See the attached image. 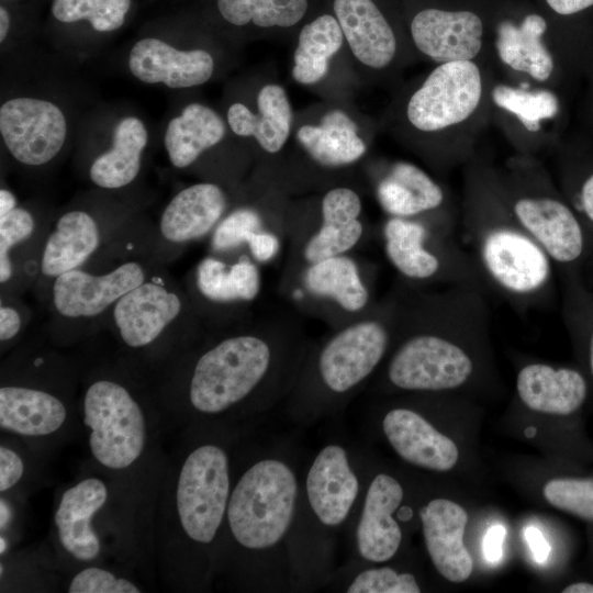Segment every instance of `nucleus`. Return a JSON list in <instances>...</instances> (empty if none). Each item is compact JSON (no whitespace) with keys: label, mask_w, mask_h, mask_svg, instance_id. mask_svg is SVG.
<instances>
[{"label":"nucleus","mask_w":593,"mask_h":593,"mask_svg":"<svg viewBox=\"0 0 593 593\" xmlns=\"http://www.w3.org/2000/svg\"><path fill=\"white\" fill-rule=\"evenodd\" d=\"M293 313L270 314L199 346L188 357L181 398L202 425L227 426L283 404L311 345Z\"/></svg>","instance_id":"1"},{"label":"nucleus","mask_w":593,"mask_h":593,"mask_svg":"<svg viewBox=\"0 0 593 593\" xmlns=\"http://www.w3.org/2000/svg\"><path fill=\"white\" fill-rule=\"evenodd\" d=\"M299 466L283 444L234 460L217 571H227L243 589L292 591L289 542L301 489Z\"/></svg>","instance_id":"2"},{"label":"nucleus","mask_w":593,"mask_h":593,"mask_svg":"<svg viewBox=\"0 0 593 593\" xmlns=\"http://www.w3.org/2000/svg\"><path fill=\"white\" fill-rule=\"evenodd\" d=\"M488 295L462 287H402V310L384 360V387L410 393L451 391L473 376L472 345L489 334Z\"/></svg>","instance_id":"3"},{"label":"nucleus","mask_w":593,"mask_h":593,"mask_svg":"<svg viewBox=\"0 0 593 593\" xmlns=\"http://www.w3.org/2000/svg\"><path fill=\"white\" fill-rule=\"evenodd\" d=\"M463 168L462 226L490 292L521 312L546 305L556 266L513 215L497 165L479 149Z\"/></svg>","instance_id":"4"},{"label":"nucleus","mask_w":593,"mask_h":593,"mask_svg":"<svg viewBox=\"0 0 593 593\" xmlns=\"http://www.w3.org/2000/svg\"><path fill=\"white\" fill-rule=\"evenodd\" d=\"M402 310V287L311 343L283 402L288 417L310 425L342 412L383 365Z\"/></svg>","instance_id":"5"},{"label":"nucleus","mask_w":593,"mask_h":593,"mask_svg":"<svg viewBox=\"0 0 593 593\" xmlns=\"http://www.w3.org/2000/svg\"><path fill=\"white\" fill-rule=\"evenodd\" d=\"M366 478L359 449L342 438L321 445L303 468L289 542L292 591L325 589L334 575L339 537L349 529Z\"/></svg>","instance_id":"6"},{"label":"nucleus","mask_w":593,"mask_h":593,"mask_svg":"<svg viewBox=\"0 0 593 593\" xmlns=\"http://www.w3.org/2000/svg\"><path fill=\"white\" fill-rule=\"evenodd\" d=\"M489 64L454 60L436 66L405 96L399 123L413 146L437 170L466 166L491 124Z\"/></svg>","instance_id":"7"},{"label":"nucleus","mask_w":593,"mask_h":593,"mask_svg":"<svg viewBox=\"0 0 593 593\" xmlns=\"http://www.w3.org/2000/svg\"><path fill=\"white\" fill-rule=\"evenodd\" d=\"M202 426L203 435L181 458L172 491L175 533L195 585L217 571L235 460L225 426Z\"/></svg>","instance_id":"8"},{"label":"nucleus","mask_w":593,"mask_h":593,"mask_svg":"<svg viewBox=\"0 0 593 593\" xmlns=\"http://www.w3.org/2000/svg\"><path fill=\"white\" fill-rule=\"evenodd\" d=\"M507 204L522 227L568 277L589 253L590 236L571 203L556 188L538 156L514 153L497 165Z\"/></svg>","instance_id":"9"},{"label":"nucleus","mask_w":593,"mask_h":593,"mask_svg":"<svg viewBox=\"0 0 593 593\" xmlns=\"http://www.w3.org/2000/svg\"><path fill=\"white\" fill-rule=\"evenodd\" d=\"M567 32L568 24L533 0H502L489 35V64L508 81L556 90Z\"/></svg>","instance_id":"10"},{"label":"nucleus","mask_w":593,"mask_h":593,"mask_svg":"<svg viewBox=\"0 0 593 593\" xmlns=\"http://www.w3.org/2000/svg\"><path fill=\"white\" fill-rule=\"evenodd\" d=\"M382 237L389 262L407 284L491 293L470 251L456 242L455 231L426 220L389 216Z\"/></svg>","instance_id":"11"},{"label":"nucleus","mask_w":593,"mask_h":593,"mask_svg":"<svg viewBox=\"0 0 593 593\" xmlns=\"http://www.w3.org/2000/svg\"><path fill=\"white\" fill-rule=\"evenodd\" d=\"M501 1L402 0L412 46L435 64H489V35Z\"/></svg>","instance_id":"12"},{"label":"nucleus","mask_w":593,"mask_h":593,"mask_svg":"<svg viewBox=\"0 0 593 593\" xmlns=\"http://www.w3.org/2000/svg\"><path fill=\"white\" fill-rule=\"evenodd\" d=\"M83 423L93 459L110 470H124L143 455L147 441L145 413L123 382L113 378L91 381L82 400Z\"/></svg>","instance_id":"13"},{"label":"nucleus","mask_w":593,"mask_h":593,"mask_svg":"<svg viewBox=\"0 0 593 593\" xmlns=\"http://www.w3.org/2000/svg\"><path fill=\"white\" fill-rule=\"evenodd\" d=\"M404 499L405 490L396 477L387 471H367L362 497L348 529L350 560L381 563L396 556L404 538L401 521L412 518V508L404 505Z\"/></svg>","instance_id":"14"},{"label":"nucleus","mask_w":593,"mask_h":593,"mask_svg":"<svg viewBox=\"0 0 593 593\" xmlns=\"http://www.w3.org/2000/svg\"><path fill=\"white\" fill-rule=\"evenodd\" d=\"M490 99L491 123L515 153L539 157L553 144L562 111L556 90L515 83L495 75Z\"/></svg>","instance_id":"15"},{"label":"nucleus","mask_w":593,"mask_h":593,"mask_svg":"<svg viewBox=\"0 0 593 593\" xmlns=\"http://www.w3.org/2000/svg\"><path fill=\"white\" fill-rule=\"evenodd\" d=\"M332 9L362 65L374 70L394 67L404 43L402 35L410 36L402 0H333Z\"/></svg>","instance_id":"16"},{"label":"nucleus","mask_w":593,"mask_h":593,"mask_svg":"<svg viewBox=\"0 0 593 593\" xmlns=\"http://www.w3.org/2000/svg\"><path fill=\"white\" fill-rule=\"evenodd\" d=\"M0 133L19 163L40 166L60 152L66 139V119L49 101L15 98L1 105Z\"/></svg>","instance_id":"17"},{"label":"nucleus","mask_w":593,"mask_h":593,"mask_svg":"<svg viewBox=\"0 0 593 593\" xmlns=\"http://www.w3.org/2000/svg\"><path fill=\"white\" fill-rule=\"evenodd\" d=\"M376 194L389 216L421 219L456 230L458 213L448 191L412 163H392L379 179Z\"/></svg>","instance_id":"18"},{"label":"nucleus","mask_w":593,"mask_h":593,"mask_svg":"<svg viewBox=\"0 0 593 593\" xmlns=\"http://www.w3.org/2000/svg\"><path fill=\"white\" fill-rule=\"evenodd\" d=\"M147 278L148 271L136 260L125 261L99 275L74 269L54 279L53 305L63 317L92 318Z\"/></svg>","instance_id":"19"},{"label":"nucleus","mask_w":593,"mask_h":593,"mask_svg":"<svg viewBox=\"0 0 593 593\" xmlns=\"http://www.w3.org/2000/svg\"><path fill=\"white\" fill-rule=\"evenodd\" d=\"M121 340L132 349L156 343L186 310L183 296L161 279L147 278L112 306Z\"/></svg>","instance_id":"20"},{"label":"nucleus","mask_w":593,"mask_h":593,"mask_svg":"<svg viewBox=\"0 0 593 593\" xmlns=\"http://www.w3.org/2000/svg\"><path fill=\"white\" fill-rule=\"evenodd\" d=\"M381 430L393 451L413 467L446 472L458 462L459 450L454 440L411 407L388 410L381 421Z\"/></svg>","instance_id":"21"},{"label":"nucleus","mask_w":593,"mask_h":593,"mask_svg":"<svg viewBox=\"0 0 593 593\" xmlns=\"http://www.w3.org/2000/svg\"><path fill=\"white\" fill-rule=\"evenodd\" d=\"M425 548L437 572L455 583L465 582L473 570V560L463 536L466 510L443 497L432 499L418 508Z\"/></svg>","instance_id":"22"},{"label":"nucleus","mask_w":593,"mask_h":593,"mask_svg":"<svg viewBox=\"0 0 593 593\" xmlns=\"http://www.w3.org/2000/svg\"><path fill=\"white\" fill-rule=\"evenodd\" d=\"M362 204L347 187L328 190L321 203V224L299 248V269L315 261L350 251L363 237Z\"/></svg>","instance_id":"23"},{"label":"nucleus","mask_w":593,"mask_h":593,"mask_svg":"<svg viewBox=\"0 0 593 593\" xmlns=\"http://www.w3.org/2000/svg\"><path fill=\"white\" fill-rule=\"evenodd\" d=\"M108 497L107 484L96 477L80 480L61 494L54 523L60 546L75 560L90 562L100 556L101 541L92 522Z\"/></svg>","instance_id":"24"},{"label":"nucleus","mask_w":593,"mask_h":593,"mask_svg":"<svg viewBox=\"0 0 593 593\" xmlns=\"http://www.w3.org/2000/svg\"><path fill=\"white\" fill-rule=\"evenodd\" d=\"M303 300L328 303L351 318L366 312L371 293L357 261L348 254L337 255L310 264L296 273ZM302 300V301H303Z\"/></svg>","instance_id":"25"},{"label":"nucleus","mask_w":593,"mask_h":593,"mask_svg":"<svg viewBox=\"0 0 593 593\" xmlns=\"http://www.w3.org/2000/svg\"><path fill=\"white\" fill-rule=\"evenodd\" d=\"M128 67L146 83L163 82L180 89L206 82L214 70L212 56L203 49L178 51L158 38H143L130 52Z\"/></svg>","instance_id":"26"},{"label":"nucleus","mask_w":593,"mask_h":593,"mask_svg":"<svg viewBox=\"0 0 593 593\" xmlns=\"http://www.w3.org/2000/svg\"><path fill=\"white\" fill-rule=\"evenodd\" d=\"M589 382L583 372L569 367L533 362L516 377V391L532 411L570 417L579 413L589 395Z\"/></svg>","instance_id":"27"},{"label":"nucleus","mask_w":593,"mask_h":593,"mask_svg":"<svg viewBox=\"0 0 593 593\" xmlns=\"http://www.w3.org/2000/svg\"><path fill=\"white\" fill-rule=\"evenodd\" d=\"M227 201L215 183L200 182L178 192L165 208L159 222L161 236L184 244L212 234L223 219Z\"/></svg>","instance_id":"28"},{"label":"nucleus","mask_w":593,"mask_h":593,"mask_svg":"<svg viewBox=\"0 0 593 593\" xmlns=\"http://www.w3.org/2000/svg\"><path fill=\"white\" fill-rule=\"evenodd\" d=\"M67 418L65 403L46 390L16 384L0 388V427L24 437L59 430Z\"/></svg>","instance_id":"29"},{"label":"nucleus","mask_w":593,"mask_h":593,"mask_svg":"<svg viewBox=\"0 0 593 593\" xmlns=\"http://www.w3.org/2000/svg\"><path fill=\"white\" fill-rule=\"evenodd\" d=\"M102 233L86 211L64 213L48 234L41 255L40 270L47 278L80 268L100 247Z\"/></svg>","instance_id":"30"},{"label":"nucleus","mask_w":593,"mask_h":593,"mask_svg":"<svg viewBox=\"0 0 593 593\" xmlns=\"http://www.w3.org/2000/svg\"><path fill=\"white\" fill-rule=\"evenodd\" d=\"M258 113L245 104L233 103L227 111L231 130L239 136H254L260 147L276 154L284 146L291 128L292 109L284 89L278 85L264 86L257 96Z\"/></svg>","instance_id":"31"},{"label":"nucleus","mask_w":593,"mask_h":593,"mask_svg":"<svg viewBox=\"0 0 593 593\" xmlns=\"http://www.w3.org/2000/svg\"><path fill=\"white\" fill-rule=\"evenodd\" d=\"M194 283L208 302L228 305L253 302L260 292L261 277L255 260L246 255L233 264L206 256L195 268Z\"/></svg>","instance_id":"32"},{"label":"nucleus","mask_w":593,"mask_h":593,"mask_svg":"<svg viewBox=\"0 0 593 593\" xmlns=\"http://www.w3.org/2000/svg\"><path fill=\"white\" fill-rule=\"evenodd\" d=\"M296 138L306 154L320 166L337 168L360 159L367 146L358 136L357 125L343 111L327 112L320 125H303Z\"/></svg>","instance_id":"33"},{"label":"nucleus","mask_w":593,"mask_h":593,"mask_svg":"<svg viewBox=\"0 0 593 593\" xmlns=\"http://www.w3.org/2000/svg\"><path fill=\"white\" fill-rule=\"evenodd\" d=\"M224 135L225 125L219 114L203 104L191 103L169 122L164 143L170 163L186 168L204 150L219 144Z\"/></svg>","instance_id":"34"},{"label":"nucleus","mask_w":593,"mask_h":593,"mask_svg":"<svg viewBox=\"0 0 593 593\" xmlns=\"http://www.w3.org/2000/svg\"><path fill=\"white\" fill-rule=\"evenodd\" d=\"M147 131L137 118H124L116 125L112 147L93 160L89 176L100 188L119 189L138 175Z\"/></svg>","instance_id":"35"},{"label":"nucleus","mask_w":593,"mask_h":593,"mask_svg":"<svg viewBox=\"0 0 593 593\" xmlns=\"http://www.w3.org/2000/svg\"><path fill=\"white\" fill-rule=\"evenodd\" d=\"M344 34L333 13H323L304 24L298 37L292 76L302 85L320 81L328 71L331 57L343 45Z\"/></svg>","instance_id":"36"},{"label":"nucleus","mask_w":593,"mask_h":593,"mask_svg":"<svg viewBox=\"0 0 593 593\" xmlns=\"http://www.w3.org/2000/svg\"><path fill=\"white\" fill-rule=\"evenodd\" d=\"M381 563L349 560L336 569L325 589L346 593H419L416 577Z\"/></svg>","instance_id":"37"},{"label":"nucleus","mask_w":593,"mask_h":593,"mask_svg":"<svg viewBox=\"0 0 593 593\" xmlns=\"http://www.w3.org/2000/svg\"><path fill=\"white\" fill-rule=\"evenodd\" d=\"M216 7L222 18L236 26L288 29L305 16L309 0H216Z\"/></svg>","instance_id":"38"},{"label":"nucleus","mask_w":593,"mask_h":593,"mask_svg":"<svg viewBox=\"0 0 593 593\" xmlns=\"http://www.w3.org/2000/svg\"><path fill=\"white\" fill-rule=\"evenodd\" d=\"M131 0H54L52 13L60 22L87 20L99 32L119 29Z\"/></svg>","instance_id":"39"},{"label":"nucleus","mask_w":593,"mask_h":593,"mask_svg":"<svg viewBox=\"0 0 593 593\" xmlns=\"http://www.w3.org/2000/svg\"><path fill=\"white\" fill-rule=\"evenodd\" d=\"M546 501L553 507L593 523V475H564L546 482Z\"/></svg>","instance_id":"40"},{"label":"nucleus","mask_w":593,"mask_h":593,"mask_svg":"<svg viewBox=\"0 0 593 593\" xmlns=\"http://www.w3.org/2000/svg\"><path fill=\"white\" fill-rule=\"evenodd\" d=\"M266 228L270 227L265 226L264 217L257 210L248 206L236 209L223 217L212 232L211 248L215 254L230 253L247 245L255 233Z\"/></svg>","instance_id":"41"},{"label":"nucleus","mask_w":593,"mask_h":593,"mask_svg":"<svg viewBox=\"0 0 593 593\" xmlns=\"http://www.w3.org/2000/svg\"><path fill=\"white\" fill-rule=\"evenodd\" d=\"M568 279L566 316L583 344L586 379L593 382V294L586 293L574 278Z\"/></svg>","instance_id":"42"},{"label":"nucleus","mask_w":593,"mask_h":593,"mask_svg":"<svg viewBox=\"0 0 593 593\" xmlns=\"http://www.w3.org/2000/svg\"><path fill=\"white\" fill-rule=\"evenodd\" d=\"M35 231L33 215L23 208H15L0 217V282L10 281L14 273L11 253L31 238Z\"/></svg>","instance_id":"43"},{"label":"nucleus","mask_w":593,"mask_h":593,"mask_svg":"<svg viewBox=\"0 0 593 593\" xmlns=\"http://www.w3.org/2000/svg\"><path fill=\"white\" fill-rule=\"evenodd\" d=\"M69 593H138L137 585L98 567H87L71 579Z\"/></svg>","instance_id":"44"},{"label":"nucleus","mask_w":593,"mask_h":593,"mask_svg":"<svg viewBox=\"0 0 593 593\" xmlns=\"http://www.w3.org/2000/svg\"><path fill=\"white\" fill-rule=\"evenodd\" d=\"M567 199L582 220L588 234H593V170L579 181Z\"/></svg>","instance_id":"45"},{"label":"nucleus","mask_w":593,"mask_h":593,"mask_svg":"<svg viewBox=\"0 0 593 593\" xmlns=\"http://www.w3.org/2000/svg\"><path fill=\"white\" fill-rule=\"evenodd\" d=\"M281 233L266 228L253 235L247 247L253 259L258 264L269 262L279 253L281 246Z\"/></svg>","instance_id":"46"},{"label":"nucleus","mask_w":593,"mask_h":593,"mask_svg":"<svg viewBox=\"0 0 593 593\" xmlns=\"http://www.w3.org/2000/svg\"><path fill=\"white\" fill-rule=\"evenodd\" d=\"M545 12L560 22L568 24L570 20L593 8V0H533Z\"/></svg>","instance_id":"47"},{"label":"nucleus","mask_w":593,"mask_h":593,"mask_svg":"<svg viewBox=\"0 0 593 593\" xmlns=\"http://www.w3.org/2000/svg\"><path fill=\"white\" fill-rule=\"evenodd\" d=\"M24 463L20 455L1 445L0 447V492L12 489L22 479Z\"/></svg>","instance_id":"48"},{"label":"nucleus","mask_w":593,"mask_h":593,"mask_svg":"<svg viewBox=\"0 0 593 593\" xmlns=\"http://www.w3.org/2000/svg\"><path fill=\"white\" fill-rule=\"evenodd\" d=\"M22 328L21 313L11 304L1 302L0 306V340L13 339Z\"/></svg>","instance_id":"49"},{"label":"nucleus","mask_w":593,"mask_h":593,"mask_svg":"<svg viewBox=\"0 0 593 593\" xmlns=\"http://www.w3.org/2000/svg\"><path fill=\"white\" fill-rule=\"evenodd\" d=\"M505 534L506 530L502 525H494L485 533L482 541V552L488 562L495 563L501 560Z\"/></svg>","instance_id":"50"},{"label":"nucleus","mask_w":593,"mask_h":593,"mask_svg":"<svg viewBox=\"0 0 593 593\" xmlns=\"http://www.w3.org/2000/svg\"><path fill=\"white\" fill-rule=\"evenodd\" d=\"M525 540L527 541L535 560L538 563H544L547 561L551 547L544 536V534L534 526H529L525 529Z\"/></svg>","instance_id":"51"},{"label":"nucleus","mask_w":593,"mask_h":593,"mask_svg":"<svg viewBox=\"0 0 593 593\" xmlns=\"http://www.w3.org/2000/svg\"><path fill=\"white\" fill-rule=\"evenodd\" d=\"M16 208V199L12 192L7 189L0 190V217L10 213Z\"/></svg>","instance_id":"52"},{"label":"nucleus","mask_w":593,"mask_h":593,"mask_svg":"<svg viewBox=\"0 0 593 593\" xmlns=\"http://www.w3.org/2000/svg\"><path fill=\"white\" fill-rule=\"evenodd\" d=\"M562 593H593V583L589 581H578L567 585Z\"/></svg>","instance_id":"53"},{"label":"nucleus","mask_w":593,"mask_h":593,"mask_svg":"<svg viewBox=\"0 0 593 593\" xmlns=\"http://www.w3.org/2000/svg\"><path fill=\"white\" fill-rule=\"evenodd\" d=\"M10 26V18L8 11L1 7L0 8V42H3Z\"/></svg>","instance_id":"54"}]
</instances>
